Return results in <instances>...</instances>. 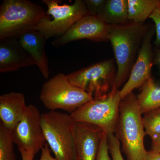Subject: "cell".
Instances as JSON below:
<instances>
[{
	"instance_id": "19",
	"label": "cell",
	"mask_w": 160,
	"mask_h": 160,
	"mask_svg": "<svg viewBox=\"0 0 160 160\" xmlns=\"http://www.w3.org/2000/svg\"><path fill=\"white\" fill-rule=\"evenodd\" d=\"M12 131L0 123V160H16Z\"/></svg>"
},
{
	"instance_id": "4",
	"label": "cell",
	"mask_w": 160,
	"mask_h": 160,
	"mask_svg": "<svg viewBox=\"0 0 160 160\" xmlns=\"http://www.w3.org/2000/svg\"><path fill=\"white\" fill-rule=\"evenodd\" d=\"M45 14L42 6L31 1L4 0L0 7V39L34 29Z\"/></svg>"
},
{
	"instance_id": "5",
	"label": "cell",
	"mask_w": 160,
	"mask_h": 160,
	"mask_svg": "<svg viewBox=\"0 0 160 160\" xmlns=\"http://www.w3.org/2000/svg\"><path fill=\"white\" fill-rule=\"evenodd\" d=\"M40 98L50 111L62 109L69 114L93 99L89 93L71 84L67 75L62 73H58L44 83Z\"/></svg>"
},
{
	"instance_id": "15",
	"label": "cell",
	"mask_w": 160,
	"mask_h": 160,
	"mask_svg": "<svg viewBox=\"0 0 160 160\" xmlns=\"http://www.w3.org/2000/svg\"><path fill=\"white\" fill-rule=\"evenodd\" d=\"M27 106L23 93L12 92L0 96V119L6 129L13 131L22 118Z\"/></svg>"
},
{
	"instance_id": "7",
	"label": "cell",
	"mask_w": 160,
	"mask_h": 160,
	"mask_svg": "<svg viewBox=\"0 0 160 160\" xmlns=\"http://www.w3.org/2000/svg\"><path fill=\"white\" fill-rule=\"evenodd\" d=\"M47 7L46 14L33 29L40 32L46 40L62 36L83 17L88 14L83 0H76L70 5L59 0H43Z\"/></svg>"
},
{
	"instance_id": "29",
	"label": "cell",
	"mask_w": 160,
	"mask_h": 160,
	"mask_svg": "<svg viewBox=\"0 0 160 160\" xmlns=\"http://www.w3.org/2000/svg\"><path fill=\"white\" fill-rule=\"evenodd\" d=\"M153 62L160 69V48L156 51L153 57Z\"/></svg>"
},
{
	"instance_id": "27",
	"label": "cell",
	"mask_w": 160,
	"mask_h": 160,
	"mask_svg": "<svg viewBox=\"0 0 160 160\" xmlns=\"http://www.w3.org/2000/svg\"><path fill=\"white\" fill-rule=\"evenodd\" d=\"M152 150L160 153V135L152 138Z\"/></svg>"
},
{
	"instance_id": "9",
	"label": "cell",
	"mask_w": 160,
	"mask_h": 160,
	"mask_svg": "<svg viewBox=\"0 0 160 160\" xmlns=\"http://www.w3.org/2000/svg\"><path fill=\"white\" fill-rule=\"evenodd\" d=\"M41 114L33 105L27 106L21 121L12 132V139L18 148L36 154L46 143L42 125Z\"/></svg>"
},
{
	"instance_id": "13",
	"label": "cell",
	"mask_w": 160,
	"mask_h": 160,
	"mask_svg": "<svg viewBox=\"0 0 160 160\" xmlns=\"http://www.w3.org/2000/svg\"><path fill=\"white\" fill-rule=\"evenodd\" d=\"M35 65L15 37L0 39V72L15 71Z\"/></svg>"
},
{
	"instance_id": "24",
	"label": "cell",
	"mask_w": 160,
	"mask_h": 160,
	"mask_svg": "<svg viewBox=\"0 0 160 160\" xmlns=\"http://www.w3.org/2000/svg\"><path fill=\"white\" fill-rule=\"evenodd\" d=\"M155 24V28L156 39L154 44L157 46H160V5H158L152 12L149 16Z\"/></svg>"
},
{
	"instance_id": "8",
	"label": "cell",
	"mask_w": 160,
	"mask_h": 160,
	"mask_svg": "<svg viewBox=\"0 0 160 160\" xmlns=\"http://www.w3.org/2000/svg\"><path fill=\"white\" fill-rule=\"evenodd\" d=\"M117 71L114 59L105 60L67 75L73 86L89 93L94 99L115 88Z\"/></svg>"
},
{
	"instance_id": "12",
	"label": "cell",
	"mask_w": 160,
	"mask_h": 160,
	"mask_svg": "<svg viewBox=\"0 0 160 160\" xmlns=\"http://www.w3.org/2000/svg\"><path fill=\"white\" fill-rule=\"evenodd\" d=\"M103 132L92 124L76 122L75 160H96Z\"/></svg>"
},
{
	"instance_id": "14",
	"label": "cell",
	"mask_w": 160,
	"mask_h": 160,
	"mask_svg": "<svg viewBox=\"0 0 160 160\" xmlns=\"http://www.w3.org/2000/svg\"><path fill=\"white\" fill-rule=\"evenodd\" d=\"M46 79L49 77L48 58L45 51L47 40L40 32L30 29L15 37Z\"/></svg>"
},
{
	"instance_id": "18",
	"label": "cell",
	"mask_w": 160,
	"mask_h": 160,
	"mask_svg": "<svg viewBox=\"0 0 160 160\" xmlns=\"http://www.w3.org/2000/svg\"><path fill=\"white\" fill-rule=\"evenodd\" d=\"M128 20L144 23L160 4V0H128Z\"/></svg>"
},
{
	"instance_id": "17",
	"label": "cell",
	"mask_w": 160,
	"mask_h": 160,
	"mask_svg": "<svg viewBox=\"0 0 160 160\" xmlns=\"http://www.w3.org/2000/svg\"><path fill=\"white\" fill-rule=\"evenodd\" d=\"M141 87L137 99L142 114L160 108V86L153 78H150Z\"/></svg>"
},
{
	"instance_id": "25",
	"label": "cell",
	"mask_w": 160,
	"mask_h": 160,
	"mask_svg": "<svg viewBox=\"0 0 160 160\" xmlns=\"http://www.w3.org/2000/svg\"><path fill=\"white\" fill-rule=\"evenodd\" d=\"M39 160H58L53 157L51 154V149L49 145L46 143L44 147L41 149V154Z\"/></svg>"
},
{
	"instance_id": "22",
	"label": "cell",
	"mask_w": 160,
	"mask_h": 160,
	"mask_svg": "<svg viewBox=\"0 0 160 160\" xmlns=\"http://www.w3.org/2000/svg\"><path fill=\"white\" fill-rule=\"evenodd\" d=\"M88 14L98 17L102 11L106 0H84Z\"/></svg>"
},
{
	"instance_id": "11",
	"label": "cell",
	"mask_w": 160,
	"mask_h": 160,
	"mask_svg": "<svg viewBox=\"0 0 160 160\" xmlns=\"http://www.w3.org/2000/svg\"><path fill=\"white\" fill-rule=\"evenodd\" d=\"M155 33V28L152 26L144 38L129 78L120 90L122 99L133 92L134 89L141 87L146 81L152 77V70L154 64L152 40Z\"/></svg>"
},
{
	"instance_id": "21",
	"label": "cell",
	"mask_w": 160,
	"mask_h": 160,
	"mask_svg": "<svg viewBox=\"0 0 160 160\" xmlns=\"http://www.w3.org/2000/svg\"><path fill=\"white\" fill-rule=\"evenodd\" d=\"M109 152L112 160H125L122 155L121 144L114 133L107 134Z\"/></svg>"
},
{
	"instance_id": "26",
	"label": "cell",
	"mask_w": 160,
	"mask_h": 160,
	"mask_svg": "<svg viewBox=\"0 0 160 160\" xmlns=\"http://www.w3.org/2000/svg\"><path fill=\"white\" fill-rule=\"evenodd\" d=\"M22 157V160H34L35 154L32 152L27 151L22 148H18Z\"/></svg>"
},
{
	"instance_id": "28",
	"label": "cell",
	"mask_w": 160,
	"mask_h": 160,
	"mask_svg": "<svg viewBox=\"0 0 160 160\" xmlns=\"http://www.w3.org/2000/svg\"><path fill=\"white\" fill-rule=\"evenodd\" d=\"M145 160H160V153L152 150L148 151Z\"/></svg>"
},
{
	"instance_id": "16",
	"label": "cell",
	"mask_w": 160,
	"mask_h": 160,
	"mask_svg": "<svg viewBox=\"0 0 160 160\" xmlns=\"http://www.w3.org/2000/svg\"><path fill=\"white\" fill-rule=\"evenodd\" d=\"M98 17L110 26L126 24L129 22L128 0H106Z\"/></svg>"
},
{
	"instance_id": "2",
	"label": "cell",
	"mask_w": 160,
	"mask_h": 160,
	"mask_svg": "<svg viewBox=\"0 0 160 160\" xmlns=\"http://www.w3.org/2000/svg\"><path fill=\"white\" fill-rule=\"evenodd\" d=\"M137 95L132 92L122 99L114 134L122 145L127 160H145L147 151L144 144L146 133Z\"/></svg>"
},
{
	"instance_id": "10",
	"label": "cell",
	"mask_w": 160,
	"mask_h": 160,
	"mask_svg": "<svg viewBox=\"0 0 160 160\" xmlns=\"http://www.w3.org/2000/svg\"><path fill=\"white\" fill-rule=\"evenodd\" d=\"M110 25L98 17L87 14L75 23L65 34L52 42L58 48L74 41L82 39L94 42L109 41Z\"/></svg>"
},
{
	"instance_id": "6",
	"label": "cell",
	"mask_w": 160,
	"mask_h": 160,
	"mask_svg": "<svg viewBox=\"0 0 160 160\" xmlns=\"http://www.w3.org/2000/svg\"><path fill=\"white\" fill-rule=\"evenodd\" d=\"M122 99L119 89L114 88L108 94L93 99L70 114L75 122L92 124L107 134H114Z\"/></svg>"
},
{
	"instance_id": "1",
	"label": "cell",
	"mask_w": 160,
	"mask_h": 160,
	"mask_svg": "<svg viewBox=\"0 0 160 160\" xmlns=\"http://www.w3.org/2000/svg\"><path fill=\"white\" fill-rule=\"evenodd\" d=\"M152 25L129 22L110 26L111 42L117 66L115 88L119 89L129 78L143 39Z\"/></svg>"
},
{
	"instance_id": "20",
	"label": "cell",
	"mask_w": 160,
	"mask_h": 160,
	"mask_svg": "<svg viewBox=\"0 0 160 160\" xmlns=\"http://www.w3.org/2000/svg\"><path fill=\"white\" fill-rule=\"evenodd\" d=\"M142 121L146 135L151 139L160 135V108L144 114Z\"/></svg>"
},
{
	"instance_id": "3",
	"label": "cell",
	"mask_w": 160,
	"mask_h": 160,
	"mask_svg": "<svg viewBox=\"0 0 160 160\" xmlns=\"http://www.w3.org/2000/svg\"><path fill=\"white\" fill-rule=\"evenodd\" d=\"M76 122L71 115L56 111L41 114V125L46 143L58 160H75Z\"/></svg>"
},
{
	"instance_id": "30",
	"label": "cell",
	"mask_w": 160,
	"mask_h": 160,
	"mask_svg": "<svg viewBox=\"0 0 160 160\" xmlns=\"http://www.w3.org/2000/svg\"></svg>"
},
{
	"instance_id": "23",
	"label": "cell",
	"mask_w": 160,
	"mask_h": 160,
	"mask_svg": "<svg viewBox=\"0 0 160 160\" xmlns=\"http://www.w3.org/2000/svg\"><path fill=\"white\" fill-rule=\"evenodd\" d=\"M107 133L103 132L96 160H111L109 155Z\"/></svg>"
}]
</instances>
